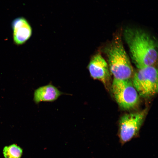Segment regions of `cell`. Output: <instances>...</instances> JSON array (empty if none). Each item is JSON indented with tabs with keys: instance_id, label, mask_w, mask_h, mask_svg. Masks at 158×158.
Instances as JSON below:
<instances>
[{
	"instance_id": "6da1fadb",
	"label": "cell",
	"mask_w": 158,
	"mask_h": 158,
	"mask_svg": "<svg viewBox=\"0 0 158 158\" xmlns=\"http://www.w3.org/2000/svg\"><path fill=\"white\" fill-rule=\"evenodd\" d=\"M123 34L131 58L138 68L154 66L158 54L157 43L153 37L138 28H127Z\"/></svg>"
},
{
	"instance_id": "7a4b0ae2",
	"label": "cell",
	"mask_w": 158,
	"mask_h": 158,
	"mask_svg": "<svg viewBox=\"0 0 158 158\" xmlns=\"http://www.w3.org/2000/svg\"><path fill=\"white\" fill-rule=\"evenodd\" d=\"M104 51L107 58L110 72L114 79L127 80L133 77V69L119 34L114 37Z\"/></svg>"
},
{
	"instance_id": "3957f363",
	"label": "cell",
	"mask_w": 158,
	"mask_h": 158,
	"mask_svg": "<svg viewBox=\"0 0 158 158\" xmlns=\"http://www.w3.org/2000/svg\"><path fill=\"white\" fill-rule=\"evenodd\" d=\"M111 90L116 102L123 109L127 110L133 109L139 102V95L130 79H114Z\"/></svg>"
},
{
	"instance_id": "277c9868",
	"label": "cell",
	"mask_w": 158,
	"mask_h": 158,
	"mask_svg": "<svg viewBox=\"0 0 158 158\" xmlns=\"http://www.w3.org/2000/svg\"><path fill=\"white\" fill-rule=\"evenodd\" d=\"M146 111L126 114L119 121L118 136L123 145L133 138L137 137L144 118Z\"/></svg>"
},
{
	"instance_id": "5b68a950",
	"label": "cell",
	"mask_w": 158,
	"mask_h": 158,
	"mask_svg": "<svg viewBox=\"0 0 158 158\" xmlns=\"http://www.w3.org/2000/svg\"><path fill=\"white\" fill-rule=\"evenodd\" d=\"M91 77L94 80L106 83L110 78V71L108 63L99 53L94 55L88 65Z\"/></svg>"
},
{
	"instance_id": "8992f818",
	"label": "cell",
	"mask_w": 158,
	"mask_h": 158,
	"mask_svg": "<svg viewBox=\"0 0 158 158\" xmlns=\"http://www.w3.org/2000/svg\"><path fill=\"white\" fill-rule=\"evenodd\" d=\"M13 40L17 45L25 43L31 37L32 32L31 27L27 20L20 17L14 19L11 23Z\"/></svg>"
},
{
	"instance_id": "52a82bcc",
	"label": "cell",
	"mask_w": 158,
	"mask_h": 158,
	"mask_svg": "<svg viewBox=\"0 0 158 158\" xmlns=\"http://www.w3.org/2000/svg\"><path fill=\"white\" fill-rule=\"evenodd\" d=\"M64 94L56 87L49 83L40 87L35 90L34 100L37 104L42 102H52L56 100L60 96Z\"/></svg>"
},
{
	"instance_id": "ba28073f",
	"label": "cell",
	"mask_w": 158,
	"mask_h": 158,
	"mask_svg": "<svg viewBox=\"0 0 158 158\" xmlns=\"http://www.w3.org/2000/svg\"><path fill=\"white\" fill-rule=\"evenodd\" d=\"M145 84L147 98L153 96L158 91V73L154 66L141 68Z\"/></svg>"
},
{
	"instance_id": "9c48e42d",
	"label": "cell",
	"mask_w": 158,
	"mask_h": 158,
	"mask_svg": "<svg viewBox=\"0 0 158 158\" xmlns=\"http://www.w3.org/2000/svg\"><path fill=\"white\" fill-rule=\"evenodd\" d=\"M22 153V149L15 144L6 146L3 150V154L5 158H20Z\"/></svg>"
}]
</instances>
